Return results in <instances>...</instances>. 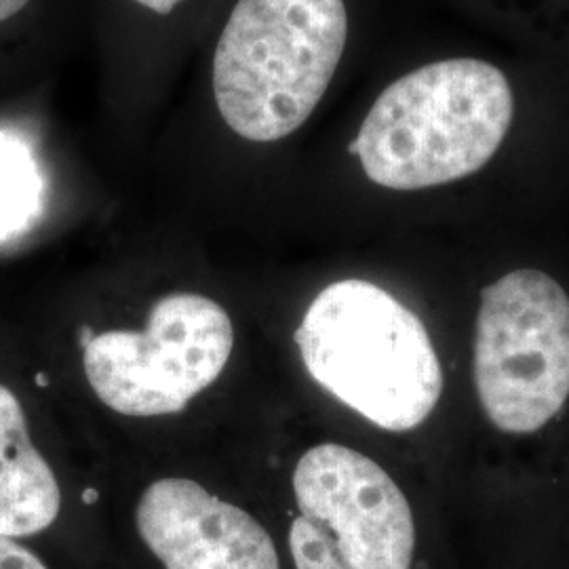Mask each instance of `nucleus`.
<instances>
[{"label": "nucleus", "instance_id": "obj_1", "mask_svg": "<svg viewBox=\"0 0 569 569\" xmlns=\"http://www.w3.org/2000/svg\"><path fill=\"white\" fill-rule=\"evenodd\" d=\"M512 114L509 79L493 63L435 61L380 93L350 152L371 182L390 190L443 186L491 161Z\"/></svg>", "mask_w": 569, "mask_h": 569}, {"label": "nucleus", "instance_id": "obj_2", "mask_svg": "<svg viewBox=\"0 0 569 569\" xmlns=\"http://www.w3.org/2000/svg\"><path fill=\"white\" fill-rule=\"evenodd\" d=\"M296 345L319 387L390 432L420 427L441 399L443 371L427 327L378 284L326 287L308 306Z\"/></svg>", "mask_w": 569, "mask_h": 569}, {"label": "nucleus", "instance_id": "obj_3", "mask_svg": "<svg viewBox=\"0 0 569 569\" xmlns=\"http://www.w3.org/2000/svg\"><path fill=\"white\" fill-rule=\"evenodd\" d=\"M346 39L345 0H239L213 56L226 124L251 142L298 131L323 100Z\"/></svg>", "mask_w": 569, "mask_h": 569}, {"label": "nucleus", "instance_id": "obj_4", "mask_svg": "<svg viewBox=\"0 0 569 569\" xmlns=\"http://www.w3.org/2000/svg\"><path fill=\"white\" fill-rule=\"evenodd\" d=\"M475 387L491 425L529 435L569 399V298L542 270H512L481 291Z\"/></svg>", "mask_w": 569, "mask_h": 569}, {"label": "nucleus", "instance_id": "obj_5", "mask_svg": "<svg viewBox=\"0 0 569 569\" xmlns=\"http://www.w3.org/2000/svg\"><path fill=\"white\" fill-rule=\"evenodd\" d=\"M296 569H411L416 523L406 493L355 449H308L293 472Z\"/></svg>", "mask_w": 569, "mask_h": 569}, {"label": "nucleus", "instance_id": "obj_6", "mask_svg": "<svg viewBox=\"0 0 569 569\" xmlns=\"http://www.w3.org/2000/svg\"><path fill=\"white\" fill-rule=\"evenodd\" d=\"M234 329L222 306L171 293L143 331H106L84 348V373L103 406L131 418L183 411L224 371Z\"/></svg>", "mask_w": 569, "mask_h": 569}, {"label": "nucleus", "instance_id": "obj_7", "mask_svg": "<svg viewBox=\"0 0 569 569\" xmlns=\"http://www.w3.org/2000/svg\"><path fill=\"white\" fill-rule=\"evenodd\" d=\"M136 523L164 569H281L262 523L190 479L146 488Z\"/></svg>", "mask_w": 569, "mask_h": 569}, {"label": "nucleus", "instance_id": "obj_8", "mask_svg": "<svg viewBox=\"0 0 569 569\" xmlns=\"http://www.w3.org/2000/svg\"><path fill=\"white\" fill-rule=\"evenodd\" d=\"M60 483L32 446L18 397L0 387V533L30 538L60 517Z\"/></svg>", "mask_w": 569, "mask_h": 569}, {"label": "nucleus", "instance_id": "obj_9", "mask_svg": "<svg viewBox=\"0 0 569 569\" xmlns=\"http://www.w3.org/2000/svg\"><path fill=\"white\" fill-rule=\"evenodd\" d=\"M42 180L28 148L0 133V241L41 213Z\"/></svg>", "mask_w": 569, "mask_h": 569}, {"label": "nucleus", "instance_id": "obj_10", "mask_svg": "<svg viewBox=\"0 0 569 569\" xmlns=\"http://www.w3.org/2000/svg\"><path fill=\"white\" fill-rule=\"evenodd\" d=\"M0 569H49L37 552L0 533Z\"/></svg>", "mask_w": 569, "mask_h": 569}, {"label": "nucleus", "instance_id": "obj_11", "mask_svg": "<svg viewBox=\"0 0 569 569\" xmlns=\"http://www.w3.org/2000/svg\"><path fill=\"white\" fill-rule=\"evenodd\" d=\"M136 2H140L146 9H150V11L159 13V16H167L183 0H136Z\"/></svg>", "mask_w": 569, "mask_h": 569}, {"label": "nucleus", "instance_id": "obj_12", "mask_svg": "<svg viewBox=\"0 0 569 569\" xmlns=\"http://www.w3.org/2000/svg\"><path fill=\"white\" fill-rule=\"evenodd\" d=\"M30 0H0V21L13 18Z\"/></svg>", "mask_w": 569, "mask_h": 569}, {"label": "nucleus", "instance_id": "obj_13", "mask_svg": "<svg viewBox=\"0 0 569 569\" xmlns=\"http://www.w3.org/2000/svg\"><path fill=\"white\" fill-rule=\"evenodd\" d=\"M96 338V333H93V329L89 326L81 327V336H79V340H81L82 350L89 346V342Z\"/></svg>", "mask_w": 569, "mask_h": 569}, {"label": "nucleus", "instance_id": "obj_14", "mask_svg": "<svg viewBox=\"0 0 569 569\" xmlns=\"http://www.w3.org/2000/svg\"><path fill=\"white\" fill-rule=\"evenodd\" d=\"M98 498H100V493L96 489H84V493H82L84 505H93V502H98Z\"/></svg>", "mask_w": 569, "mask_h": 569}, {"label": "nucleus", "instance_id": "obj_15", "mask_svg": "<svg viewBox=\"0 0 569 569\" xmlns=\"http://www.w3.org/2000/svg\"><path fill=\"white\" fill-rule=\"evenodd\" d=\"M37 385H39V387H47V385H49V380H47V376H37Z\"/></svg>", "mask_w": 569, "mask_h": 569}]
</instances>
